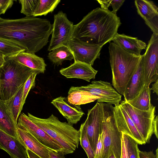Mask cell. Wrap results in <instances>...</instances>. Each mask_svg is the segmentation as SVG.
Returning a JSON list of instances; mask_svg holds the SVG:
<instances>
[{
    "label": "cell",
    "mask_w": 158,
    "mask_h": 158,
    "mask_svg": "<svg viewBox=\"0 0 158 158\" xmlns=\"http://www.w3.org/2000/svg\"><path fill=\"white\" fill-rule=\"evenodd\" d=\"M18 124L19 127L28 131L48 148L56 152L63 151L62 148L56 141L31 121L24 113L20 115Z\"/></svg>",
    "instance_id": "obj_13"
},
{
    "label": "cell",
    "mask_w": 158,
    "mask_h": 158,
    "mask_svg": "<svg viewBox=\"0 0 158 158\" xmlns=\"http://www.w3.org/2000/svg\"><path fill=\"white\" fill-rule=\"evenodd\" d=\"M5 62V56L4 55L0 52V68L3 65Z\"/></svg>",
    "instance_id": "obj_43"
},
{
    "label": "cell",
    "mask_w": 158,
    "mask_h": 158,
    "mask_svg": "<svg viewBox=\"0 0 158 158\" xmlns=\"http://www.w3.org/2000/svg\"><path fill=\"white\" fill-rule=\"evenodd\" d=\"M24 84L21 86L16 93L11 98L6 101H3L11 113L14 121L16 123H18V118L23 109L22 104Z\"/></svg>",
    "instance_id": "obj_25"
},
{
    "label": "cell",
    "mask_w": 158,
    "mask_h": 158,
    "mask_svg": "<svg viewBox=\"0 0 158 158\" xmlns=\"http://www.w3.org/2000/svg\"><path fill=\"white\" fill-rule=\"evenodd\" d=\"M108 158H115V157L113 153H112Z\"/></svg>",
    "instance_id": "obj_44"
},
{
    "label": "cell",
    "mask_w": 158,
    "mask_h": 158,
    "mask_svg": "<svg viewBox=\"0 0 158 158\" xmlns=\"http://www.w3.org/2000/svg\"><path fill=\"white\" fill-rule=\"evenodd\" d=\"M38 74L37 72L32 73L24 84L23 94L22 109L25 103L27 97L30 90L35 86V79L37 75Z\"/></svg>",
    "instance_id": "obj_33"
},
{
    "label": "cell",
    "mask_w": 158,
    "mask_h": 158,
    "mask_svg": "<svg viewBox=\"0 0 158 158\" xmlns=\"http://www.w3.org/2000/svg\"><path fill=\"white\" fill-rule=\"evenodd\" d=\"M26 152L28 158H41L39 156L28 149H27Z\"/></svg>",
    "instance_id": "obj_41"
},
{
    "label": "cell",
    "mask_w": 158,
    "mask_h": 158,
    "mask_svg": "<svg viewBox=\"0 0 158 158\" xmlns=\"http://www.w3.org/2000/svg\"><path fill=\"white\" fill-rule=\"evenodd\" d=\"M120 105L127 112L146 143H149L153 134V122L156 116V107L152 105L147 111L138 110L125 100Z\"/></svg>",
    "instance_id": "obj_7"
},
{
    "label": "cell",
    "mask_w": 158,
    "mask_h": 158,
    "mask_svg": "<svg viewBox=\"0 0 158 158\" xmlns=\"http://www.w3.org/2000/svg\"><path fill=\"white\" fill-rule=\"evenodd\" d=\"M82 91L92 94L99 99L97 101L98 102L119 105L121 101L122 95L113 87L111 84L101 80L94 81L91 84L86 86H71L68 92V94L75 91Z\"/></svg>",
    "instance_id": "obj_8"
},
{
    "label": "cell",
    "mask_w": 158,
    "mask_h": 158,
    "mask_svg": "<svg viewBox=\"0 0 158 158\" xmlns=\"http://www.w3.org/2000/svg\"><path fill=\"white\" fill-rule=\"evenodd\" d=\"M114 112L119 130L134 139L139 144L146 143L127 112L119 105L114 106Z\"/></svg>",
    "instance_id": "obj_14"
},
{
    "label": "cell",
    "mask_w": 158,
    "mask_h": 158,
    "mask_svg": "<svg viewBox=\"0 0 158 158\" xmlns=\"http://www.w3.org/2000/svg\"><path fill=\"white\" fill-rule=\"evenodd\" d=\"M0 147L11 158H28L27 149L22 143L0 129Z\"/></svg>",
    "instance_id": "obj_17"
},
{
    "label": "cell",
    "mask_w": 158,
    "mask_h": 158,
    "mask_svg": "<svg viewBox=\"0 0 158 158\" xmlns=\"http://www.w3.org/2000/svg\"><path fill=\"white\" fill-rule=\"evenodd\" d=\"M60 1V0H38L32 16L46 15L53 12Z\"/></svg>",
    "instance_id": "obj_28"
},
{
    "label": "cell",
    "mask_w": 158,
    "mask_h": 158,
    "mask_svg": "<svg viewBox=\"0 0 158 158\" xmlns=\"http://www.w3.org/2000/svg\"><path fill=\"white\" fill-rule=\"evenodd\" d=\"M52 37L48 50L51 51L62 45H67L71 38L74 25L66 14L59 11L54 16Z\"/></svg>",
    "instance_id": "obj_9"
},
{
    "label": "cell",
    "mask_w": 158,
    "mask_h": 158,
    "mask_svg": "<svg viewBox=\"0 0 158 158\" xmlns=\"http://www.w3.org/2000/svg\"><path fill=\"white\" fill-rule=\"evenodd\" d=\"M67 99L71 104L79 105L93 102L99 98L90 93L82 91H75L68 94Z\"/></svg>",
    "instance_id": "obj_27"
},
{
    "label": "cell",
    "mask_w": 158,
    "mask_h": 158,
    "mask_svg": "<svg viewBox=\"0 0 158 158\" xmlns=\"http://www.w3.org/2000/svg\"><path fill=\"white\" fill-rule=\"evenodd\" d=\"M139 158H158V148L156 150L155 154L152 151H141L139 152Z\"/></svg>",
    "instance_id": "obj_35"
},
{
    "label": "cell",
    "mask_w": 158,
    "mask_h": 158,
    "mask_svg": "<svg viewBox=\"0 0 158 158\" xmlns=\"http://www.w3.org/2000/svg\"><path fill=\"white\" fill-rule=\"evenodd\" d=\"M18 127L4 102L0 99V129L18 139L17 134Z\"/></svg>",
    "instance_id": "obj_22"
},
{
    "label": "cell",
    "mask_w": 158,
    "mask_h": 158,
    "mask_svg": "<svg viewBox=\"0 0 158 158\" xmlns=\"http://www.w3.org/2000/svg\"><path fill=\"white\" fill-rule=\"evenodd\" d=\"M113 43L125 52L141 56L142 51L146 48V44L136 37L127 35L124 34H117L112 40Z\"/></svg>",
    "instance_id": "obj_18"
},
{
    "label": "cell",
    "mask_w": 158,
    "mask_h": 158,
    "mask_svg": "<svg viewBox=\"0 0 158 158\" xmlns=\"http://www.w3.org/2000/svg\"><path fill=\"white\" fill-rule=\"evenodd\" d=\"M135 4L139 14L145 22L158 17V8L152 1L136 0Z\"/></svg>",
    "instance_id": "obj_24"
},
{
    "label": "cell",
    "mask_w": 158,
    "mask_h": 158,
    "mask_svg": "<svg viewBox=\"0 0 158 158\" xmlns=\"http://www.w3.org/2000/svg\"><path fill=\"white\" fill-rule=\"evenodd\" d=\"M50 158H65L62 151L56 152L48 148Z\"/></svg>",
    "instance_id": "obj_37"
},
{
    "label": "cell",
    "mask_w": 158,
    "mask_h": 158,
    "mask_svg": "<svg viewBox=\"0 0 158 158\" xmlns=\"http://www.w3.org/2000/svg\"><path fill=\"white\" fill-rule=\"evenodd\" d=\"M151 89L153 90V93H156L157 95L158 94V79L153 84Z\"/></svg>",
    "instance_id": "obj_42"
},
{
    "label": "cell",
    "mask_w": 158,
    "mask_h": 158,
    "mask_svg": "<svg viewBox=\"0 0 158 158\" xmlns=\"http://www.w3.org/2000/svg\"><path fill=\"white\" fill-rule=\"evenodd\" d=\"M12 0H0V15L4 14L13 3Z\"/></svg>",
    "instance_id": "obj_34"
},
{
    "label": "cell",
    "mask_w": 158,
    "mask_h": 158,
    "mask_svg": "<svg viewBox=\"0 0 158 158\" xmlns=\"http://www.w3.org/2000/svg\"><path fill=\"white\" fill-rule=\"evenodd\" d=\"M97 1L100 5L101 8L104 9H108V7L110 6L111 0H98Z\"/></svg>",
    "instance_id": "obj_38"
},
{
    "label": "cell",
    "mask_w": 158,
    "mask_h": 158,
    "mask_svg": "<svg viewBox=\"0 0 158 158\" xmlns=\"http://www.w3.org/2000/svg\"><path fill=\"white\" fill-rule=\"evenodd\" d=\"M51 103L66 119L68 123L72 125L77 123L85 114L80 106L70 104L64 97L60 96L55 98Z\"/></svg>",
    "instance_id": "obj_15"
},
{
    "label": "cell",
    "mask_w": 158,
    "mask_h": 158,
    "mask_svg": "<svg viewBox=\"0 0 158 158\" xmlns=\"http://www.w3.org/2000/svg\"><path fill=\"white\" fill-rule=\"evenodd\" d=\"M121 24L116 14L108 9L97 7L74 25L71 38L103 46L112 41Z\"/></svg>",
    "instance_id": "obj_2"
},
{
    "label": "cell",
    "mask_w": 158,
    "mask_h": 158,
    "mask_svg": "<svg viewBox=\"0 0 158 158\" xmlns=\"http://www.w3.org/2000/svg\"><path fill=\"white\" fill-rule=\"evenodd\" d=\"M38 0H19L21 5V13L26 16H32L36 8Z\"/></svg>",
    "instance_id": "obj_32"
},
{
    "label": "cell",
    "mask_w": 158,
    "mask_h": 158,
    "mask_svg": "<svg viewBox=\"0 0 158 158\" xmlns=\"http://www.w3.org/2000/svg\"><path fill=\"white\" fill-rule=\"evenodd\" d=\"M29 118L62 148L64 155L72 153L78 148L79 130L72 124L60 121L52 114L46 118L35 117L29 113Z\"/></svg>",
    "instance_id": "obj_3"
},
{
    "label": "cell",
    "mask_w": 158,
    "mask_h": 158,
    "mask_svg": "<svg viewBox=\"0 0 158 158\" xmlns=\"http://www.w3.org/2000/svg\"><path fill=\"white\" fill-rule=\"evenodd\" d=\"M125 0H111L110 6L112 8V11L116 14L117 11L123 4Z\"/></svg>",
    "instance_id": "obj_36"
},
{
    "label": "cell",
    "mask_w": 158,
    "mask_h": 158,
    "mask_svg": "<svg viewBox=\"0 0 158 158\" xmlns=\"http://www.w3.org/2000/svg\"><path fill=\"white\" fill-rule=\"evenodd\" d=\"M142 60L144 82L150 85L158 79V35H152Z\"/></svg>",
    "instance_id": "obj_10"
},
{
    "label": "cell",
    "mask_w": 158,
    "mask_h": 158,
    "mask_svg": "<svg viewBox=\"0 0 158 158\" xmlns=\"http://www.w3.org/2000/svg\"><path fill=\"white\" fill-rule=\"evenodd\" d=\"M60 73L68 78H78L88 82L94 79L98 71L89 64L79 61H74L69 67L61 69Z\"/></svg>",
    "instance_id": "obj_16"
},
{
    "label": "cell",
    "mask_w": 158,
    "mask_h": 158,
    "mask_svg": "<svg viewBox=\"0 0 158 158\" xmlns=\"http://www.w3.org/2000/svg\"><path fill=\"white\" fill-rule=\"evenodd\" d=\"M9 57L39 73H44L46 70L47 65L44 59L37 56L35 53L23 51Z\"/></svg>",
    "instance_id": "obj_21"
},
{
    "label": "cell",
    "mask_w": 158,
    "mask_h": 158,
    "mask_svg": "<svg viewBox=\"0 0 158 158\" xmlns=\"http://www.w3.org/2000/svg\"><path fill=\"white\" fill-rule=\"evenodd\" d=\"M112 73V84L118 92L123 95L141 58L129 53L113 42L108 47Z\"/></svg>",
    "instance_id": "obj_4"
},
{
    "label": "cell",
    "mask_w": 158,
    "mask_h": 158,
    "mask_svg": "<svg viewBox=\"0 0 158 158\" xmlns=\"http://www.w3.org/2000/svg\"><path fill=\"white\" fill-rule=\"evenodd\" d=\"M0 149H1V147H0Z\"/></svg>",
    "instance_id": "obj_45"
},
{
    "label": "cell",
    "mask_w": 158,
    "mask_h": 158,
    "mask_svg": "<svg viewBox=\"0 0 158 158\" xmlns=\"http://www.w3.org/2000/svg\"><path fill=\"white\" fill-rule=\"evenodd\" d=\"M122 136L128 158H139L138 143L132 138L123 133Z\"/></svg>",
    "instance_id": "obj_31"
},
{
    "label": "cell",
    "mask_w": 158,
    "mask_h": 158,
    "mask_svg": "<svg viewBox=\"0 0 158 158\" xmlns=\"http://www.w3.org/2000/svg\"><path fill=\"white\" fill-rule=\"evenodd\" d=\"M149 85H144L142 90L137 96L127 102L138 110L144 111L149 110L152 105L151 102V89Z\"/></svg>",
    "instance_id": "obj_23"
},
{
    "label": "cell",
    "mask_w": 158,
    "mask_h": 158,
    "mask_svg": "<svg viewBox=\"0 0 158 158\" xmlns=\"http://www.w3.org/2000/svg\"><path fill=\"white\" fill-rule=\"evenodd\" d=\"M67 46L73 54L74 61L85 63L91 66L96 59L99 58L100 51L103 47L73 38L69 40Z\"/></svg>",
    "instance_id": "obj_11"
},
{
    "label": "cell",
    "mask_w": 158,
    "mask_h": 158,
    "mask_svg": "<svg viewBox=\"0 0 158 158\" xmlns=\"http://www.w3.org/2000/svg\"><path fill=\"white\" fill-rule=\"evenodd\" d=\"M52 24L46 19L26 16L18 19H0V38L14 42L25 52H38L48 42Z\"/></svg>",
    "instance_id": "obj_1"
},
{
    "label": "cell",
    "mask_w": 158,
    "mask_h": 158,
    "mask_svg": "<svg viewBox=\"0 0 158 158\" xmlns=\"http://www.w3.org/2000/svg\"><path fill=\"white\" fill-rule=\"evenodd\" d=\"M17 134L19 140L26 149L31 150L41 158H50L48 148L28 131L18 127Z\"/></svg>",
    "instance_id": "obj_19"
},
{
    "label": "cell",
    "mask_w": 158,
    "mask_h": 158,
    "mask_svg": "<svg viewBox=\"0 0 158 158\" xmlns=\"http://www.w3.org/2000/svg\"><path fill=\"white\" fill-rule=\"evenodd\" d=\"M158 115H156L154 118L153 122V134H155L157 139H158Z\"/></svg>",
    "instance_id": "obj_40"
},
{
    "label": "cell",
    "mask_w": 158,
    "mask_h": 158,
    "mask_svg": "<svg viewBox=\"0 0 158 158\" xmlns=\"http://www.w3.org/2000/svg\"><path fill=\"white\" fill-rule=\"evenodd\" d=\"M1 18L0 17V19Z\"/></svg>",
    "instance_id": "obj_46"
},
{
    "label": "cell",
    "mask_w": 158,
    "mask_h": 158,
    "mask_svg": "<svg viewBox=\"0 0 158 158\" xmlns=\"http://www.w3.org/2000/svg\"><path fill=\"white\" fill-rule=\"evenodd\" d=\"M144 83L143 79L142 55L139 64L123 94L124 100L130 101L137 96L143 89Z\"/></svg>",
    "instance_id": "obj_20"
},
{
    "label": "cell",
    "mask_w": 158,
    "mask_h": 158,
    "mask_svg": "<svg viewBox=\"0 0 158 158\" xmlns=\"http://www.w3.org/2000/svg\"><path fill=\"white\" fill-rule=\"evenodd\" d=\"M103 118L102 148L100 158H108L113 153L115 158H121L122 133L116 122L112 105L102 102Z\"/></svg>",
    "instance_id": "obj_6"
},
{
    "label": "cell",
    "mask_w": 158,
    "mask_h": 158,
    "mask_svg": "<svg viewBox=\"0 0 158 158\" xmlns=\"http://www.w3.org/2000/svg\"><path fill=\"white\" fill-rule=\"evenodd\" d=\"M48 57L54 64L58 66L64 61L74 59L73 54L67 45H62L50 51Z\"/></svg>",
    "instance_id": "obj_26"
},
{
    "label": "cell",
    "mask_w": 158,
    "mask_h": 158,
    "mask_svg": "<svg viewBox=\"0 0 158 158\" xmlns=\"http://www.w3.org/2000/svg\"><path fill=\"white\" fill-rule=\"evenodd\" d=\"M121 158H128L125 146L122 138Z\"/></svg>",
    "instance_id": "obj_39"
},
{
    "label": "cell",
    "mask_w": 158,
    "mask_h": 158,
    "mask_svg": "<svg viewBox=\"0 0 158 158\" xmlns=\"http://www.w3.org/2000/svg\"><path fill=\"white\" fill-rule=\"evenodd\" d=\"M79 130V141L81 146L85 151L88 158H94V152L87 136L86 123L85 121L81 124Z\"/></svg>",
    "instance_id": "obj_30"
},
{
    "label": "cell",
    "mask_w": 158,
    "mask_h": 158,
    "mask_svg": "<svg viewBox=\"0 0 158 158\" xmlns=\"http://www.w3.org/2000/svg\"><path fill=\"white\" fill-rule=\"evenodd\" d=\"M25 51L20 46L11 41L0 38V52L6 57H10Z\"/></svg>",
    "instance_id": "obj_29"
},
{
    "label": "cell",
    "mask_w": 158,
    "mask_h": 158,
    "mask_svg": "<svg viewBox=\"0 0 158 158\" xmlns=\"http://www.w3.org/2000/svg\"><path fill=\"white\" fill-rule=\"evenodd\" d=\"M0 68V99L6 101L13 97L33 73L38 72L9 57Z\"/></svg>",
    "instance_id": "obj_5"
},
{
    "label": "cell",
    "mask_w": 158,
    "mask_h": 158,
    "mask_svg": "<svg viewBox=\"0 0 158 158\" xmlns=\"http://www.w3.org/2000/svg\"><path fill=\"white\" fill-rule=\"evenodd\" d=\"M103 118L102 102H98L92 108L88 110L87 117L85 121L87 136L94 152L99 135L102 131Z\"/></svg>",
    "instance_id": "obj_12"
}]
</instances>
